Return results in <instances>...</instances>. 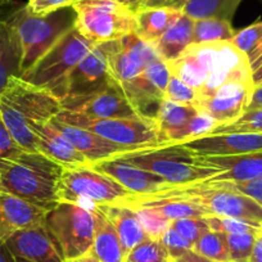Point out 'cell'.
Returning <instances> with one entry per match:
<instances>
[{
	"mask_svg": "<svg viewBox=\"0 0 262 262\" xmlns=\"http://www.w3.org/2000/svg\"><path fill=\"white\" fill-rule=\"evenodd\" d=\"M219 126L217 121L213 120L208 115L202 112H198L190 118L188 125L181 130L180 137H179V142H184V140L191 139V138L202 137V135L210 134L213 128Z\"/></svg>",
	"mask_w": 262,
	"mask_h": 262,
	"instance_id": "60d3db41",
	"label": "cell"
},
{
	"mask_svg": "<svg viewBox=\"0 0 262 262\" xmlns=\"http://www.w3.org/2000/svg\"><path fill=\"white\" fill-rule=\"evenodd\" d=\"M94 170L115 179L118 184L127 189L131 194H145L165 186L166 180L150 171L143 170L117 157L107 158L90 163Z\"/></svg>",
	"mask_w": 262,
	"mask_h": 262,
	"instance_id": "44dd1931",
	"label": "cell"
},
{
	"mask_svg": "<svg viewBox=\"0 0 262 262\" xmlns=\"http://www.w3.org/2000/svg\"><path fill=\"white\" fill-rule=\"evenodd\" d=\"M115 82L110 72L104 49L102 44H98L70 72L66 80L63 98L92 94L111 86Z\"/></svg>",
	"mask_w": 262,
	"mask_h": 262,
	"instance_id": "9a60e30c",
	"label": "cell"
},
{
	"mask_svg": "<svg viewBox=\"0 0 262 262\" xmlns=\"http://www.w3.org/2000/svg\"><path fill=\"white\" fill-rule=\"evenodd\" d=\"M167 66L171 74L195 90L198 100L229 84H252L248 57L230 41L191 44Z\"/></svg>",
	"mask_w": 262,
	"mask_h": 262,
	"instance_id": "6da1fadb",
	"label": "cell"
},
{
	"mask_svg": "<svg viewBox=\"0 0 262 262\" xmlns=\"http://www.w3.org/2000/svg\"><path fill=\"white\" fill-rule=\"evenodd\" d=\"M230 133L262 134V107L247 110L233 122L216 126L210 134H230Z\"/></svg>",
	"mask_w": 262,
	"mask_h": 262,
	"instance_id": "d6a6232c",
	"label": "cell"
},
{
	"mask_svg": "<svg viewBox=\"0 0 262 262\" xmlns=\"http://www.w3.org/2000/svg\"><path fill=\"white\" fill-rule=\"evenodd\" d=\"M193 19L181 13L155 44L160 57L165 62L176 59L189 45L193 44Z\"/></svg>",
	"mask_w": 262,
	"mask_h": 262,
	"instance_id": "83f0119b",
	"label": "cell"
},
{
	"mask_svg": "<svg viewBox=\"0 0 262 262\" xmlns=\"http://www.w3.org/2000/svg\"><path fill=\"white\" fill-rule=\"evenodd\" d=\"M12 77H22V47L16 30L0 18V94Z\"/></svg>",
	"mask_w": 262,
	"mask_h": 262,
	"instance_id": "484cf974",
	"label": "cell"
},
{
	"mask_svg": "<svg viewBox=\"0 0 262 262\" xmlns=\"http://www.w3.org/2000/svg\"><path fill=\"white\" fill-rule=\"evenodd\" d=\"M253 85L248 82H235L219 89L211 97L196 102L200 112L206 113L219 125L229 123L241 117L248 108Z\"/></svg>",
	"mask_w": 262,
	"mask_h": 262,
	"instance_id": "ac0fdd59",
	"label": "cell"
},
{
	"mask_svg": "<svg viewBox=\"0 0 262 262\" xmlns=\"http://www.w3.org/2000/svg\"><path fill=\"white\" fill-rule=\"evenodd\" d=\"M193 251L216 262L229 261L228 244H226L225 234L223 233L208 230L195 242Z\"/></svg>",
	"mask_w": 262,
	"mask_h": 262,
	"instance_id": "1f68e13d",
	"label": "cell"
},
{
	"mask_svg": "<svg viewBox=\"0 0 262 262\" xmlns=\"http://www.w3.org/2000/svg\"><path fill=\"white\" fill-rule=\"evenodd\" d=\"M11 2H12V0H0V8H2V7H4V6H7V4H9Z\"/></svg>",
	"mask_w": 262,
	"mask_h": 262,
	"instance_id": "9f6ffc18",
	"label": "cell"
},
{
	"mask_svg": "<svg viewBox=\"0 0 262 262\" xmlns=\"http://www.w3.org/2000/svg\"><path fill=\"white\" fill-rule=\"evenodd\" d=\"M72 2L74 0H29L27 7L34 14L47 16L62 8L72 7Z\"/></svg>",
	"mask_w": 262,
	"mask_h": 262,
	"instance_id": "f6af8a7d",
	"label": "cell"
},
{
	"mask_svg": "<svg viewBox=\"0 0 262 262\" xmlns=\"http://www.w3.org/2000/svg\"><path fill=\"white\" fill-rule=\"evenodd\" d=\"M251 262H262V234L259 233L257 235L256 242H254L253 251H252Z\"/></svg>",
	"mask_w": 262,
	"mask_h": 262,
	"instance_id": "c3c4849f",
	"label": "cell"
},
{
	"mask_svg": "<svg viewBox=\"0 0 262 262\" xmlns=\"http://www.w3.org/2000/svg\"><path fill=\"white\" fill-rule=\"evenodd\" d=\"M93 211L95 219L94 241L88 253L100 262H125V253L115 226L98 206H95Z\"/></svg>",
	"mask_w": 262,
	"mask_h": 262,
	"instance_id": "4316f807",
	"label": "cell"
},
{
	"mask_svg": "<svg viewBox=\"0 0 262 262\" xmlns=\"http://www.w3.org/2000/svg\"><path fill=\"white\" fill-rule=\"evenodd\" d=\"M242 0H189L183 13L193 21L198 19H225L230 21Z\"/></svg>",
	"mask_w": 262,
	"mask_h": 262,
	"instance_id": "f546056e",
	"label": "cell"
},
{
	"mask_svg": "<svg viewBox=\"0 0 262 262\" xmlns=\"http://www.w3.org/2000/svg\"><path fill=\"white\" fill-rule=\"evenodd\" d=\"M252 84H253V88L262 85V63L252 71Z\"/></svg>",
	"mask_w": 262,
	"mask_h": 262,
	"instance_id": "db71d44e",
	"label": "cell"
},
{
	"mask_svg": "<svg viewBox=\"0 0 262 262\" xmlns=\"http://www.w3.org/2000/svg\"><path fill=\"white\" fill-rule=\"evenodd\" d=\"M230 42L248 57L256 48L262 44V21L254 22L251 26L236 31Z\"/></svg>",
	"mask_w": 262,
	"mask_h": 262,
	"instance_id": "74e56055",
	"label": "cell"
},
{
	"mask_svg": "<svg viewBox=\"0 0 262 262\" xmlns=\"http://www.w3.org/2000/svg\"><path fill=\"white\" fill-rule=\"evenodd\" d=\"M248 60H249V64H251V69L252 71L256 70L259 64L262 63V44L259 45L258 48L253 50L251 54L248 55Z\"/></svg>",
	"mask_w": 262,
	"mask_h": 262,
	"instance_id": "681fc988",
	"label": "cell"
},
{
	"mask_svg": "<svg viewBox=\"0 0 262 262\" xmlns=\"http://www.w3.org/2000/svg\"><path fill=\"white\" fill-rule=\"evenodd\" d=\"M54 118L70 125L93 131L99 137L125 147L144 149L160 147L158 125L153 116L133 118H93L62 110Z\"/></svg>",
	"mask_w": 262,
	"mask_h": 262,
	"instance_id": "9c48e42d",
	"label": "cell"
},
{
	"mask_svg": "<svg viewBox=\"0 0 262 262\" xmlns=\"http://www.w3.org/2000/svg\"><path fill=\"white\" fill-rule=\"evenodd\" d=\"M258 234H225L229 261H249Z\"/></svg>",
	"mask_w": 262,
	"mask_h": 262,
	"instance_id": "8d00e7d4",
	"label": "cell"
},
{
	"mask_svg": "<svg viewBox=\"0 0 262 262\" xmlns=\"http://www.w3.org/2000/svg\"><path fill=\"white\" fill-rule=\"evenodd\" d=\"M163 99L180 103V104L195 105L196 102H198V94H196L193 88L186 85L183 80L171 74Z\"/></svg>",
	"mask_w": 262,
	"mask_h": 262,
	"instance_id": "f35d334b",
	"label": "cell"
},
{
	"mask_svg": "<svg viewBox=\"0 0 262 262\" xmlns=\"http://www.w3.org/2000/svg\"><path fill=\"white\" fill-rule=\"evenodd\" d=\"M62 111L60 100L49 90L22 77H12L0 94V115L17 144L39 152L32 128L52 121Z\"/></svg>",
	"mask_w": 262,
	"mask_h": 262,
	"instance_id": "7a4b0ae2",
	"label": "cell"
},
{
	"mask_svg": "<svg viewBox=\"0 0 262 262\" xmlns=\"http://www.w3.org/2000/svg\"><path fill=\"white\" fill-rule=\"evenodd\" d=\"M262 107V85L261 86H254L252 90L251 99H249L248 108L247 110H252V108Z\"/></svg>",
	"mask_w": 262,
	"mask_h": 262,
	"instance_id": "7dc6e473",
	"label": "cell"
},
{
	"mask_svg": "<svg viewBox=\"0 0 262 262\" xmlns=\"http://www.w3.org/2000/svg\"><path fill=\"white\" fill-rule=\"evenodd\" d=\"M196 157L207 165L220 168V172L207 179L210 181H251L262 179V150L239 156Z\"/></svg>",
	"mask_w": 262,
	"mask_h": 262,
	"instance_id": "7402d4cb",
	"label": "cell"
},
{
	"mask_svg": "<svg viewBox=\"0 0 262 262\" xmlns=\"http://www.w3.org/2000/svg\"><path fill=\"white\" fill-rule=\"evenodd\" d=\"M66 262H100V261L99 259L95 258V257H93L92 254L86 253V254H84V256L79 257V258L71 259V261H66Z\"/></svg>",
	"mask_w": 262,
	"mask_h": 262,
	"instance_id": "11a10c76",
	"label": "cell"
},
{
	"mask_svg": "<svg viewBox=\"0 0 262 262\" xmlns=\"http://www.w3.org/2000/svg\"><path fill=\"white\" fill-rule=\"evenodd\" d=\"M21 152H24V149L13 139L11 131L8 130L0 115V160H8Z\"/></svg>",
	"mask_w": 262,
	"mask_h": 262,
	"instance_id": "ee69618b",
	"label": "cell"
},
{
	"mask_svg": "<svg viewBox=\"0 0 262 262\" xmlns=\"http://www.w3.org/2000/svg\"><path fill=\"white\" fill-rule=\"evenodd\" d=\"M183 258L185 259L186 262H216L213 259L207 258V257H203L201 254L195 253V252L191 249V251H188L183 256Z\"/></svg>",
	"mask_w": 262,
	"mask_h": 262,
	"instance_id": "816d5d0a",
	"label": "cell"
},
{
	"mask_svg": "<svg viewBox=\"0 0 262 262\" xmlns=\"http://www.w3.org/2000/svg\"><path fill=\"white\" fill-rule=\"evenodd\" d=\"M117 2H120V3L123 4L126 8H128L131 12H134L135 13V12H138L142 8L143 3H144L145 0H117Z\"/></svg>",
	"mask_w": 262,
	"mask_h": 262,
	"instance_id": "f5cc1de1",
	"label": "cell"
},
{
	"mask_svg": "<svg viewBox=\"0 0 262 262\" xmlns=\"http://www.w3.org/2000/svg\"><path fill=\"white\" fill-rule=\"evenodd\" d=\"M17 259V262H26V261H24V259H21V258H16Z\"/></svg>",
	"mask_w": 262,
	"mask_h": 262,
	"instance_id": "680465c9",
	"label": "cell"
},
{
	"mask_svg": "<svg viewBox=\"0 0 262 262\" xmlns=\"http://www.w3.org/2000/svg\"><path fill=\"white\" fill-rule=\"evenodd\" d=\"M137 211L139 220L144 228L145 234L148 238L160 241L161 236L166 233L171 226V220L166 217L165 215L152 207H139L134 208Z\"/></svg>",
	"mask_w": 262,
	"mask_h": 262,
	"instance_id": "e575fe53",
	"label": "cell"
},
{
	"mask_svg": "<svg viewBox=\"0 0 262 262\" xmlns=\"http://www.w3.org/2000/svg\"><path fill=\"white\" fill-rule=\"evenodd\" d=\"M72 8L75 27L97 45L135 32V13L117 0H74Z\"/></svg>",
	"mask_w": 262,
	"mask_h": 262,
	"instance_id": "ba28073f",
	"label": "cell"
},
{
	"mask_svg": "<svg viewBox=\"0 0 262 262\" xmlns=\"http://www.w3.org/2000/svg\"><path fill=\"white\" fill-rule=\"evenodd\" d=\"M47 210L0 190V238L4 242L17 230L45 225Z\"/></svg>",
	"mask_w": 262,
	"mask_h": 262,
	"instance_id": "d6986e66",
	"label": "cell"
},
{
	"mask_svg": "<svg viewBox=\"0 0 262 262\" xmlns=\"http://www.w3.org/2000/svg\"><path fill=\"white\" fill-rule=\"evenodd\" d=\"M167 252L160 241L147 238L126 257L125 262H168Z\"/></svg>",
	"mask_w": 262,
	"mask_h": 262,
	"instance_id": "d590c367",
	"label": "cell"
},
{
	"mask_svg": "<svg viewBox=\"0 0 262 262\" xmlns=\"http://www.w3.org/2000/svg\"><path fill=\"white\" fill-rule=\"evenodd\" d=\"M235 32L230 21L215 18L198 19V21H194L193 44L230 41Z\"/></svg>",
	"mask_w": 262,
	"mask_h": 262,
	"instance_id": "4dcf8cb0",
	"label": "cell"
},
{
	"mask_svg": "<svg viewBox=\"0 0 262 262\" xmlns=\"http://www.w3.org/2000/svg\"><path fill=\"white\" fill-rule=\"evenodd\" d=\"M168 262H186V261L181 257V258H170V261Z\"/></svg>",
	"mask_w": 262,
	"mask_h": 262,
	"instance_id": "6f0895ef",
	"label": "cell"
},
{
	"mask_svg": "<svg viewBox=\"0 0 262 262\" xmlns=\"http://www.w3.org/2000/svg\"><path fill=\"white\" fill-rule=\"evenodd\" d=\"M198 112L200 110L195 105L180 104L167 99L161 100L153 116L158 125V139L161 145L178 143L181 130Z\"/></svg>",
	"mask_w": 262,
	"mask_h": 262,
	"instance_id": "d4e9b609",
	"label": "cell"
},
{
	"mask_svg": "<svg viewBox=\"0 0 262 262\" xmlns=\"http://www.w3.org/2000/svg\"><path fill=\"white\" fill-rule=\"evenodd\" d=\"M171 228L178 231L180 235H183L186 241L190 242L193 246L203 234L210 230L203 217L176 219V220L171 221Z\"/></svg>",
	"mask_w": 262,
	"mask_h": 262,
	"instance_id": "ab89813d",
	"label": "cell"
},
{
	"mask_svg": "<svg viewBox=\"0 0 262 262\" xmlns=\"http://www.w3.org/2000/svg\"><path fill=\"white\" fill-rule=\"evenodd\" d=\"M223 188L244 194L262 206V179L251 181H215Z\"/></svg>",
	"mask_w": 262,
	"mask_h": 262,
	"instance_id": "7bdbcfd3",
	"label": "cell"
},
{
	"mask_svg": "<svg viewBox=\"0 0 262 262\" xmlns=\"http://www.w3.org/2000/svg\"><path fill=\"white\" fill-rule=\"evenodd\" d=\"M170 76L171 72L167 62L160 58L148 66L143 74L121 85L120 88L131 105L140 115L150 116V108L155 105L157 110V105L165 98Z\"/></svg>",
	"mask_w": 262,
	"mask_h": 262,
	"instance_id": "5bb4252c",
	"label": "cell"
},
{
	"mask_svg": "<svg viewBox=\"0 0 262 262\" xmlns=\"http://www.w3.org/2000/svg\"><path fill=\"white\" fill-rule=\"evenodd\" d=\"M149 195L170 196L188 201L205 210L208 216H223L262 224V206L235 190L223 188L215 181L201 180L170 185L166 184Z\"/></svg>",
	"mask_w": 262,
	"mask_h": 262,
	"instance_id": "5b68a950",
	"label": "cell"
},
{
	"mask_svg": "<svg viewBox=\"0 0 262 262\" xmlns=\"http://www.w3.org/2000/svg\"><path fill=\"white\" fill-rule=\"evenodd\" d=\"M95 45L76 27H72L22 75V79L49 90L60 100L64 97L66 80L70 72Z\"/></svg>",
	"mask_w": 262,
	"mask_h": 262,
	"instance_id": "52a82bcc",
	"label": "cell"
},
{
	"mask_svg": "<svg viewBox=\"0 0 262 262\" xmlns=\"http://www.w3.org/2000/svg\"><path fill=\"white\" fill-rule=\"evenodd\" d=\"M62 110L81 113L93 118H133L140 115L128 102L117 82L86 95L60 99Z\"/></svg>",
	"mask_w": 262,
	"mask_h": 262,
	"instance_id": "4fadbf2b",
	"label": "cell"
},
{
	"mask_svg": "<svg viewBox=\"0 0 262 262\" xmlns=\"http://www.w3.org/2000/svg\"><path fill=\"white\" fill-rule=\"evenodd\" d=\"M115 157L161 176L170 185L207 180L220 172V168L207 165L188 149L176 144L144 148Z\"/></svg>",
	"mask_w": 262,
	"mask_h": 262,
	"instance_id": "8992f818",
	"label": "cell"
},
{
	"mask_svg": "<svg viewBox=\"0 0 262 262\" xmlns=\"http://www.w3.org/2000/svg\"><path fill=\"white\" fill-rule=\"evenodd\" d=\"M100 211L105 215V217L115 226L116 233L120 238L122 246L125 259L138 244L148 238L144 228L139 220L137 211L121 203H112V205L98 206Z\"/></svg>",
	"mask_w": 262,
	"mask_h": 262,
	"instance_id": "cb8c5ba5",
	"label": "cell"
},
{
	"mask_svg": "<svg viewBox=\"0 0 262 262\" xmlns=\"http://www.w3.org/2000/svg\"><path fill=\"white\" fill-rule=\"evenodd\" d=\"M183 12L168 8H142L135 12V34L155 45Z\"/></svg>",
	"mask_w": 262,
	"mask_h": 262,
	"instance_id": "f1b7e54d",
	"label": "cell"
},
{
	"mask_svg": "<svg viewBox=\"0 0 262 262\" xmlns=\"http://www.w3.org/2000/svg\"><path fill=\"white\" fill-rule=\"evenodd\" d=\"M173 144L195 156H239L262 150V134H207Z\"/></svg>",
	"mask_w": 262,
	"mask_h": 262,
	"instance_id": "2e32d148",
	"label": "cell"
},
{
	"mask_svg": "<svg viewBox=\"0 0 262 262\" xmlns=\"http://www.w3.org/2000/svg\"><path fill=\"white\" fill-rule=\"evenodd\" d=\"M102 47L107 55L111 75L120 86L139 76L148 66L161 58L155 45L140 39L135 32L122 39L102 42Z\"/></svg>",
	"mask_w": 262,
	"mask_h": 262,
	"instance_id": "7c38bea8",
	"label": "cell"
},
{
	"mask_svg": "<svg viewBox=\"0 0 262 262\" xmlns=\"http://www.w3.org/2000/svg\"><path fill=\"white\" fill-rule=\"evenodd\" d=\"M130 194L115 179L90 165L63 168L58 186L59 202L76 203L88 208L118 203Z\"/></svg>",
	"mask_w": 262,
	"mask_h": 262,
	"instance_id": "30bf717a",
	"label": "cell"
},
{
	"mask_svg": "<svg viewBox=\"0 0 262 262\" xmlns=\"http://www.w3.org/2000/svg\"><path fill=\"white\" fill-rule=\"evenodd\" d=\"M189 0H145L142 8H168L183 12Z\"/></svg>",
	"mask_w": 262,
	"mask_h": 262,
	"instance_id": "bcb514c9",
	"label": "cell"
},
{
	"mask_svg": "<svg viewBox=\"0 0 262 262\" xmlns=\"http://www.w3.org/2000/svg\"><path fill=\"white\" fill-rule=\"evenodd\" d=\"M228 262H235V261H228ZM239 262H251V261H239Z\"/></svg>",
	"mask_w": 262,
	"mask_h": 262,
	"instance_id": "91938a15",
	"label": "cell"
},
{
	"mask_svg": "<svg viewBox=\"0 0 262 262\" xmlns=\"http://www.w3.org/2000/svg\"><path fill=\"white\" fill-rule=\"evenodd\" d=\"M160 242L165 247L170 258H181L188 251L193 249V244L186 241L183 235L173 230L172 228H168L166 233L161 236Z\"/></svg>",
	"mask_w": 262,
	"mask_h": 262,
	"instance_id": "b9f144b4",
	"label": "cell"
},
{
	"mask_svg": "<svg viewBox=\"0 0 262 262\" xmlns=\"http://www.w3.org/2000/svg\"><path fill=\"white\" fill-rule=\"evenodd\" d=\"M6 244L16 258L26 262H66L57 241L45 225L17 230Z\"/></svg>",
	"mask_w": 262,
	"mask_h": 262,
	"instance_id": "e0dca14e",
	"label": "cell"
},
{
	"mask_svg": "<svg viewBox=\"0 0 262 262\" xmlns=\"http://www.w3.org/2000/svg\"><path fill=\"white\" fill-rule=\"evenodd\" d=\"M40 153L63 166V168L90 165L88 158L76 149L55 128L52 121L32 128Z\"/></svg>",
	"mask_w": 262,
	"mask_h": 262,
	"instance_id": "603a6c76",
	"label": "cell"
},
{
	"mask_svg": "<svg viewBox=\"0 0 262 262\" xmlns=\"http://www.w3.org/2000/svg\"><path fill=\"white\" fill-rule=\"evenodd\" d=\"M52 123L66 139L88 158L90 163L112 158L115 156L121 155V153L138 150L135 148L125 147V145L113 143L111 140L99 137L93 131L62 122L57 118H53Z\"/></svg>",
	"mask_w": 262,
	"mask_h": 262,
	"instance_id": "ffe728a7",
	"label": "cell"
},
{
	"mask_svg": "<svg viewBox=\"0 0 262 262\" xmlns=\"http://www.w3.org/2000/svg\"><path fill=\"white\" fill-rule=\"evenodd\" d=\"M45 226L57 241L66 261L79 258L92 248L95 228L93 208L59 202L47 212Z\"/></svg>",
	"mask_w": 262,
	"mask_h": 262,
	"instance_id": "8fae6325",
	"label": "cell"
},
{
	"mask_svg": "<svg viewBox=\"0 0 262 262\" xmlns=\"http://www.w3.org/2000/svg\"><path fill=\"white\" fill-rule=\"evenodd\" d=\"M63 166L40 152H21L0 160V190L49 211L59 203Z\"/></svg>",
	"mask_w": 262,
	"mask_h": 262,
	"instance_id": "3957f363",
	"label": "cell"
},
{
	"mask_svg": "<svg viewBox=\"0 0 262 262\" xmlns=\"http://www.w3.org/2000/svg\"><path fill=\"white\" fill-rule=\"evenodd\" d=\"M259 233H261V234H262V229H261V231H259Z\"/></svg>",
	"mask_w": 262,
	"mask_h": 262,
	"instance_id": "94428289",
	"label": "cell"
},
{
	"mask_svg": "<svg viewBox=\"0 0 262 262\" xmlns=\"http://www.w3.org/2000/svg\"><path fill=\"white\" fill-rule=\"evenodd\" d=\"M0 262H17L16 257L12 254V252L7 247L6 242L2 238H0Z\"/></svg>",
	"mask_w": 262,
	"mask_h": 262,
	"instance_id": "f907efd6",
	"label": "cell"
},
{
	"mask_svg": "<svg viewBox=\"0 0 262 262\" xmlns=\"http://www.w3.org/2000/svg\"><path fill=\"white\" fill-rule=\"evenodd\" d=\"M7 22L16 30L22 47V75L72 27L76 22V12L72 7L37 16L26 6H18L7 14Z\"/></svg>",
	"mask_w": 262,
	"mask_h": 262,
	"instance_id": "277c9868",
	"label": "cell"
},
{
	"mask_svg": "<svg viewBox=\"0 0 262 262\" xmlns=\"http://www.w3.org/2000/svg\"><path fill=\"white\" fill-rule=\"evenodd\" d=\"M210 230L223 234H258L262 224L223 216H205Z\"/></svg>",
	"mask_w": 262,
	"mask_h": 262,
	"instance_id": "836d02e7",
	"label": "cell"
}]
</instances>
